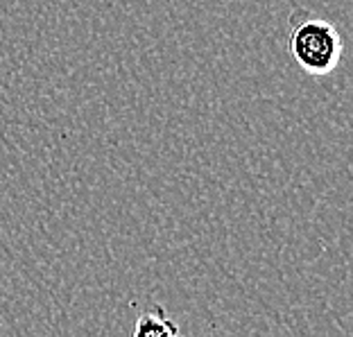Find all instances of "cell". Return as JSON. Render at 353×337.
I'll return each mask as SVG.
<instances>
[{
	"mask_svg": "<svg viewBox=\"0 0 353 337\" xmlns=\"http://www.w3.org/2000/svg\"><path fill=\"white\" fill-rule=\"evenodd\" d=\"M134 335H179V326H176L163 306H152L150 310L141 312L139 322L134 326Z\"/></svg>",
	"mask_w": 353,
	"mask_h": 337,
	"instance_id": "7a4b0ae2",
	"label": "cell"
},
{
	"mask_svg": "<svg viewBox=\"0 0 353 337\" xmlns=\"http://www.w3.org/2000/svg\"><path fill=\"white\" fill-rule=\"evenodd\" d=\"M340 30L326 19L306 10L292 12L288 21V50L306 75L322 77L333 73L342 59Z\"/></svg>",
	"mask_w": 353,
	"mask_h": 337,
	"instance_id": "6da1fadb",
	"label": "cell"
}]
</instances>
